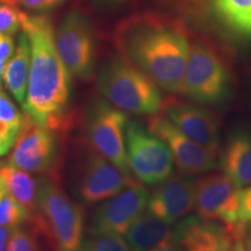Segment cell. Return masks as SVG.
<instances>
[{"instance_id":"cell-14","label":"cell","mask_w":251,"mask_h":251,"mask_svg":"<svg viewBox=\"0 0 251 251\" xmlns=\"http://www.w3.org/2000/svg\"><path fill=\"white\" fill-rule=\"evenodd\" d=\"M197 181L185 176H171L157 184L149 194L147 209L157 218L174 225L188 214L196 203Z\"/></svg>"},{"instance_id":"cell-5","label":"cell","mask_w":251,"mask_h":251,"mask_svg":"<svg viewBox=\"0 0 251 251\" xmlns=\"http://www.w3.org/2000/svg\"><path fill=\"white\" fill-rule=\"evenodd\" d=\"M74 174V191L86 205L107 200L135 181L85 141L78 150Z\"/></svg>"},{"instance_id":"cell-29","label":"cell","mask_w":251,"mask_h":251,"mask_svg":"<svg viewBox=\"0 0 251 251\" xmlns=\"http://www.w3.org/2000/svg\"><path fill=\"white\" fill-rule=\"evenodd\" d=\"M15 45L11 35L0 37V63H7L14 55Z\"/></svg>"},{"instance_id":"cell-26","label":"cell","mask_w":251,"mask_h":251,"mask_svg":"<svg viewBox=\"0 0 251 251\" xmlns=\"http://www.w3.org/2000/svg\"><path fill=\"white\" fill-rule=\"evenodd\" d=\"M68 0H9L7 5L13 7H23L28 11L48 12L64 5Z\"/></svg>"},{"instance_id":"cell-31","label":"cell","mask_w":251,"mask_h":251,"mask_svg":"<svg viewBox=\"0 0 251 251\" xmlns=\"http://www.w3.org/2000/svg\"><path fill=\"white\" fill-rule=\"evenodd\" d=\"M238 31H240V33L247 34V35H251V15L244 21L242 26L238 28Z\"/></svg>"},{"instance_id":"cell-41","label":"cell","mask_w":251,"mask_h":251,"mask_svg":"<svg viewBox=\"0 0 251 251\" xmlns=\"http://www.w3.org/2000/svg\"><path fill=\"white\" fill-rule=\"evenodd\" d=\"M0 165H1V163H0Z\"/></svg>"},{"instance_id":"cell-27","label":"cell","mask_w":251,"mask_h":251,"mask_svg":"<svg viewBox=\"0 0 251 251\" xmlns=\"http://www.w3.org/2000/svg\"><path fill=\"white\" fill-rule=\"evenodd\" d=\"M240 209H238V224L243 227L246 224L251 222V185L240 188Z\"/></svg>"},{"instance_id":"cell-25","label":"cell","mask_w":251,"mask_h":251,"mask_svg":"<svg viewBox=\"0 0 251 251\" xmlns=\"http://www.w3.org/2000/svg\"><path fill=\"white\" fill-rule=\"evenodd\" d=\"M0 121H4L6 124L11 125L12 127L21 130L24 122V113L21 114L8 98V96L4 92L0 94Z\"/></svg>"},{"instance_id":"cell-20","label":"cell","mask_w":251,"mask_h":251,"mask_svg":"<svg viewBox=\"0 0 251 251\" xmlns=\"http://www.w3.org/2000/svg\"><path fill=\"white\" fill-rule=\"evenodd\" d=\"M0 186L4 188L5 193L27 208L31 216L35 214L39 180H35L28 172L7 163L0 165Z\"/></svg>"},{"instance_id":"cell-10","label":"cell","mask_w":251,"mask_h":251,"mask_svg":"<svg viewBox=\"0 0 251 251\" xmlns=\"http://www.w3.org/2000/svg\"><path fill=\"white\" fill-rule=\"evenodd\" d=\"M56 133L24 113L23 127L8 163L29 174L52 177L58 155Z\"/></svg>"},{"instance_id":"cell-13","label":"cell","mask_w":251,"mask_h":251,"mask_svg":"<svg viewBox=\"0 0 251 251\" xmlns=\"http://www.w3.org/2000/svg\"><path fill=\"white\" fill-rule=\"evenodd\" d=\"M240 188L226 175H211L197 181L196 203L200 218L222 222L226 227H240Z\"/></svg>"},{"instance_id":"cell-12","label":"cell","mask_w":251,"mask_h":251,"mask_svg":"<svg viewBox=\"0 0 251 251\" xmlns=\"http://www.w3.org/2000/svg\"><path fill=\"white\" fill-rule=\"evenodd\" d=\"M147 126L170 149L174 161L184 175H199L216 166L215 155L178 129L164 114L150 115Z\"/></svg>"},{"instance_id":"cell-21","label":"cell","mask_w":251,"mask_h":251,"mask_svg":"<svg viewBox=\"0 0 251 251\" xmlns=\"http://www.w3.org/2000/svg\"><path fill=\"white\" fill-rule=\"evenodd\" d=\"M78 251H130V249L121 235L89 233L81 241Z\"/></svg>"},{"instance_id":"cell-9","label":"cell","mask_w":251,"mask_h":251,"mask_svg":"<svg viewBox=\"0 0 251 251\" xmlns=\"http://www.w3.org/2000/svg\"><path fill=\"white\" fill-rule=\"evenodd\" d=\"M55 46L71 77L86 80L96 64V46L90 21L80 12L65 15L55 30Z\"/></svg>"},{"instance_id":"cell-39","label":"cell","mask_w":251,"mask_h":251,"mask_svg":"<svg viewBox=\"0 0 251 251\" xmlns=\"http://www.w3.org/2000/svg\"><path fill=\"white\" fill-rule=\"evenodd\" d=\"M1 92H2V90H1V87H0V94H1Z\"/></svg>"},{"instance_id":"cell-34","label":"cell","mask_w":251,"mask_h":251,"mask_svg":"<svg viewBox=\"0 0 251 251\" xmlns=\"http://www.w3.org/2000/svg\"><path fill=\"white\" fill-rule=\"evenodd\" d=\"M11 148H12V147L8 146V144L0 142V157L5 156L6 153H7L9 150H11Z\"/></svg>"},{"instance_id":"cell-40","label":"cell","mask_w":251,"mask_h":251,"mask_svg":"<svg viewBox=\"0 0 251 251\" xmlns=\"http://www.w3.org/2000/svg\"><path fill=\"white\" fill-rule=\"evenodd\" d=\"M2 36V34H0V37H1Z\"/></svg>"},{"instance_id":"cell-22","label":"cell","mask_w":251,"mask_h":251,"mask_svg":"<svg viewBox=\"0 0 251 251\" xmlns=\"http://www.w3.org/2000/svg\"><path fill=\"white\" fill-rule=\"evenodd\" d=\"M40 236L31 225L17 226L12 231L5 251H43Z\"/></svg>"},{"instance_id":"cell-33","label":"cell","mask_w":251,"mask_h":251,"mask_svg":"<svg viewBox=\"0 0 251 251\" xmlns=\"http://www.w3.org/2000/svg\"><path fill=\"white\" fill-rule=\"evenodd\" d=\"M230 251H246V248H244V243L242 240H237L236 242L233 244Z\"/></svg>"},{"instance_id":"cell-6","label":"cell","mask_w":251,"mask_h":251,"mask_svg":"<svg viewBox=\"0 0 251 251\" xmlns=\"http://www.w3.org/2000/svg\"><path fill=\"white\" fill-rule=\"evenodd\" d=\"M125 144L130 172L141 183L157 185L171 177L175 161L170 149L148 126L140 121H128Z\"/></svg>"},{"instance_id":"cell-16","label":"cell","mask_w":251,"mask_h":251,"mask_svg":"<svg viewBox=\"0 0 251 251\" xmlns=\"http://www.w3.org/2000/svg\"><path fill=\"white\" fill-rule=\"evenodd\" d=\"M185 251H230L231 233L218 221L200 216L184 219L175 227Z\"/></svg>"},{"instance_id":"cell-1","label":"cell","mask_w":251,"mask_h":251,"mask_svg":"<svg viewBox=\"0 0 251 251\" xmlns=\"http://www.w3.org/2000/svg\"><path fill=\"white\" fill-rule=\"evenodd\" d=\"M21 29L30 43V72L24 113L37 124L55 131L70 127L67 112L70 97V74L55 46V29L45 15L23 12Z\"/></svg>"},{"instance_id":"cell-18","label":"cell","mask_w":251,"mask_h":251,"mask_svg":"<svg viewBox=\"0 0 251 251\" xmlns=\"http://www.w3.org/2000/svg\"><path fill=\"white\" fill-rule=\"evenodd\" d=\"M30 43L26 34L21 33L18 37L14 55L6 64L4 81L6 89L14 97L15 100L24 106L26 100L28 79L30 72Z\"/></svg>"},{"instance_id":"cell-37","label":"cell","mask_w":251,"mask_h":251,"mask_svg":"<svg viewBox=\"0 0 251 251\" xmlns=\"http://www.w3.org/2000/svg\"><path fill=\"white\" fill-rule=\"evenodd\" d=\"M9 0H0V2H2V4H8Z\"/></svg>"},{"instance_id":"cell-7","label":"cell","mask_w":251,"mask_h":251,"mask_svg":"<svg viewBox=\"0 0 251 251\" xmlns=\"http://www.w3.org/2000/svg\"><path fill=\"white\" fill-rule=\"evenodd\" d=\"M129 118L103 99L90 103L84 117L87 143L126 175L131 176L126 153L125 130Z\"/></svg>"},{"instance_id":"cell-24","label":"cell","mask_w":251,"mask_h":251,"mask_svg":"<svg viewBox=\"0 0 251 251\" xmlns=\"http://www.w3.org/2000/svg\"><path fill=\"white\" fill-rule=\"evenodd\" d=\"M23 11L18 7L2 4L0 5V34L13 35L21 28Z\"/></svg>"},{"instance_id":"cell-35","label":"cell","mask_w":251,"mask_h":251,"mask_svg":"<svg viewBox=\"0 0 251 251\" xmlns=\"http://www.w3.org/2000/svg\"><path fill=\"white\" fill-rule=\"evenodd\" d=\"M6 64H7V63H0V87H1V79L4 78Z\"/></svg>"},{"instance_id":"cell-28","label":"cell","mask_w":251,"mask_h":251,"mask_svg":"<svg viewBox=\"0 0 251 251\" xmlns=\"http://www.w3.org/2000/svg\"><path fill=\"white\" fill-rule=\"evenodd\" d=\"M149 251H185V248L181 243L179 235L174 228L171 234L165 240H163L161 243L157 244L156 247H153Z\"/></svg>"},{"instance_id":"cell-4","label":"cell","mask_w":251,"mask_h":251,"mask_svg":"<svg viewBox=\"0 0 251 251\" xmlns=\"http://www.w3.org/2000/svg\"><path fill=\"white\" fill-rule=\"evenodd\" d=\"M97 84L103 98L126 113L155 115L163 108L159 87L124 56L112 58L103 65Z\"/></svg>"},{"instance_id":"cell-32","label":"cell","mask_w":251,"mask_h":251,"mask_svg":"<svg viewBox=\"0 0 251 251\" xmlns=\"http://www.w3.org/2000/svg\"><path fill=\"white\" fill-rule=\"evenodd\" d=\"M243 243H244V248H246V251H251V222L246 233V237H244Z\"/></svg>"},{"instance_id":"cell-38","label":"cell","mask_w":251,"mask_h":251,"mask_svg":"<svg viewBox=\"0 0 251 251\" xmlns=\"http://www.w3.org/2000/svg\"><path fill=\"white\" fill-rule=\"evenodd\" d=\"M107 1H120V0H107Z\"/></svg>"},{"instance_id":"cell-30","label":"cell","mask_w":251,"mask_h":251,"mask_svg":"<svg viewBox=\"0 0 251 251\" xmlns=\"http://www.w3.org/2000/svg\"><path fill=\"white\" fill-rule=\"evenodd\" d=\"M14 227H17V226H4V227H0V251L6 250L8 240L11 237Z\"/></svg>"},{"instance_id":"cell-15","label":"cell","mask_w":251,"mask_h":251,"mask_svg":"<svg viewBox=\"0 0 251 251\" xmlns=\"http://www.w3.org/2000/svg\"><path fill=\"white\" fill-rule=\"evenodd\" d=\"M165 117L178 129L215 155L219 148V130L214 119L200 106L170 99L163 103Z\"/></svg>"},{"instance_id":"cell-3","label":"cell","mask_w":251,"mask_h":251,"mask_svg":"<svg viewBox=\"0 0 251 251\" xmlns=\"http://www.w3.org/2000/svg\"><path fill=\"white\" fill-rule=\"evenodd\" d=\"M30 225L45 237L52 251H78L84 235V214L58 186L54 177L39 179L37 207Z\"/></svg>"},{"instance_id":"cell-2","label":"cell","mask_w":251,"mask_h":251,"mask_svg":"<svg viewBox=\"0 0 251 251\" xmlns=\"http://www.w3.org/2000/svg\"><path fill=\"white\" fill-rule=\"evenodd\" d=\"M115 43L159 89L183 93L190 43L180 27L156 15H135L118 27Z\"/></svg>"},{"instance_id":"cell-19","label":"cell","mask_w":251,"mask_h":251,"mask_svg":"<svg viewBox=\"0 0 251 251\" xmlns=\"http://www.w3.org/2000/svg\"><path fill=\"white\" fill-rule=\"evenodd\" d=\"M171 226L147 209L126 231L124 238L130 251H149L171 234Z\"/></svg>"},{"instance_id":"cell-17","label":"cell","mask_w":251,"mask_h":251,"mask_svg":"<svg viewBox=\"0 0 251 251\" xmlns=\"http://www.w3.org/2000/svg\"><path fill=\"white\" fill-rule=\"evenodd\" d=\"M221 166L238 188L251 185V133L240 129L229 136L221 155Z\"/></svg>"},{"instance_id":"cell-8","label":"cell","mask_w":251,"mask_h":251,"mask_svg":"<svg viewBox=\"0 0 251 251\" xmlns=\"http://www.w3.org/2000/svg\"><path fill=\"white\" fill-rule=\"evenodd\" d=\"M229 76L218 54L203 43L190 45L183 93L200 103L214 105L228 94Z\"/></svg>"},{"instance_id":"cell-36","label":"cell","mask_w":251,"mask_h":251,"mask_svg":"<svg viewBox=\"0 0 251 251\" xmlns=\"http://www.w3.org/2000/svg\"><path fill=\"white\" fill-rule=\"evenodd\" d=\"M4 194H5L4 188H2L1 186H0V200H1V198H2V196H4Z\"/></svg>"},{"instance_id":"cell-23","label":"cell","mask_w":251,"mask_h":251,"mask_svg":"<svg viewBox=\"0 0 251 251\" xmlns=\"http://www.w3.org/2000/svg\"><path fill=\"white\" fill-rule=\"evenodd\" d=\"M30 212L21 206L13 197L5 193L0 200V227L20 226L29 222Z\"/></svg>"},{"instance_id":"cell-11","label":"cell","mask_w":251,"mask_h":251,"mask_svg":"<svg viewBox=\"0 0 251 251\" xmlns=\"http://www.w3.org/2000/svg\"><path fill=\"white\" fill-rule=\"evenodd\" d=\"M149 191L135 180L102 202L92 215L87 233L125 235L131 225L146 212Z\"/></svg>"}]
</instances>
